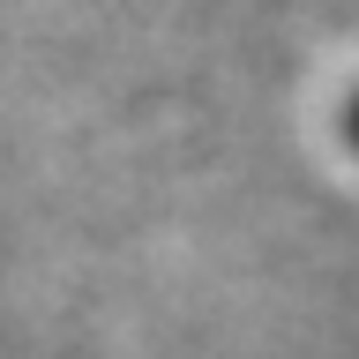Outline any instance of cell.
Here are the masks:
<instances>
[{"instance_id": "1", "label": "cell", "mask_w": 359, "mask_h": 359, "mask_svg": "<svg viewBox=\"0 0 359 359\" xmlns=\"http://www.w3.org/2000/svg\"><path fill=\"white\" fill-rule=\"evenodd\" d=\"M352 135H359V105H352Z\"/></svg>"}]
</instances>
